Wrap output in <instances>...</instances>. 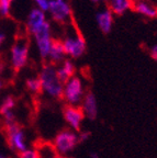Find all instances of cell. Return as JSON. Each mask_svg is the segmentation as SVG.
<instances>
[{"label": "cell", "mask_w": 157, "mask_h": 158, "mask_svg": "<svg viewBox=\"0 0 157 158\" xmlns=\"http://www.w3.org/2000/svg\"><path fill=\"white\" fill-rule=\"evenodd\" d=\"M42 85V91L45 92L47 96L55 99L63 98V88L64 84L57 77L56 68L53 65H45L42 68L39 76Z\"/></svg>", "instance_id": "cell-1"}, {"label": "cell", "mask_w": 157, "mask_h": 158, "mask_svg": "<svg viewBox=\"0 0 157 158\" xmlns=\"http://www.w3.org/2000/svg\"><path fill=\"white\" fill-rule=\"evenodd\" d=\"M85 91H83V84L79 77L74 76L68 81L64 84L63 88V99L67 102L68 106H79L83 101Z\"/></svg>", "instance_id": "cell-2"}, {"label": "cell", "mask_w": 157, "mask_h": 158, "mask_svg": "<svg viewBox=\"0 0 157 158\" xmlns=\"http://www.w3.org/2000/svg\"><path fill=\"white\" fill-rule=\"evenodd\" d=\"M5 132L7 135L8 145L13 152L20 154L27 151L28 144L25 141V133L18 122L5 125Z\"/></svg>", "instance_id": "cell-3"}, {"label": "cell", "mask_w": 157, "mask_h": 158, "mask_svg": "<svg viewBox=\"0 0 157 158\" xmlns=\"http://www.w3.org/2000/svg\"><path fill=\"white\" fill-rule=\"evenodd\" d=\"M79 144L78 134L71 130H64L57 133L54 138L55 151L62 156L71 153Z\"/></svg>", "instance_id": "cell-4"}, {"label": "cell", "mask_w": 157, "mask_h": 158, "mask_svg": "<svg viewBox=\"0 0 157 158\" xmlns=\"http://www.w3.org/2000/svg\"><path fill=\"white\" fill-rule=\"evenodd\" d=\"M51 33H52L51 24L47 21L32 33L35 39V42H36L39 54L42 59L49 58V49H51L52 43H53V39H52Z\"/></svg>", "instance_id": "cell-5"}, {"label": "cell", "mask_w": 157, "mask_h": 158, "mask_svg": "<svg viewBox=\"0 0 157 158\" xmlns=\"http://www.w3.org/2000/svg\"><path fill=\"white\" fill-rule=\"evenodd\" d=\"M66 56L70 58H79L86 52V41L78 33H73L65 36L62 41Z\"/></svg>", "instance_id": "cell-6"}, {"label": "cell", "mask_w": 157, "mask_h": 158, "mask_svg": "<svg viewBox=\"0 0 157 158\" xmlns=\"http://www.w3.org/2000/svg\"><path fill=\"white\" fill-rule=\"evenodd\" d=\"M29 57V42L27 40H19L13 44L11 48V64L15 72L27 65Z\"/></svg>", "instance_id": "cell-7"}, {"label": "cell", "mask_w": 157, "mask_h": 158, "mask_svg": "<svg viewBox=\"0 0 157 158\" xmlns=\"http://www.w3.org/2000/svg\"><path fill=\"white\" fill-rule=\"evenodd\" d=\"M49 12L58 23H67L71 19V8L67 0H51Z\"/></svg>", "instance_id": "cell-8"}, {"label": "cell", "mask_w": 157, "mask_h": 158, "mask_svg": "<svg viewBox=\"0 0 157 158\" xmlns=\"http://www.w3.org/2000/svg\"><path fill=\"white\" fill-rule=\"evenodd\" d=\"M63 116L71 131L76 132V133L81 131V125H83L85 115L79 106H66L63 110Z\"/></svg>", "instance_id": "cell-9"}, {"label": "cell", "mask_w": 157, "mask_h": 158, "mask_svg": "<svg viewBox=\"0 0 157 158\" xmlns=\"http://www.w3.org/2000/svg\"><path fill=\"white\" fill-rule=\"evenodd\" d=\"M80 109L85 118L89 120H96L98 116V102L96 96L92 92H87L83 96V101L80 104Z\"/></svg>", "instance_id": "cell-10"}, {"label": "cell", "mask_w": 157, "mask_h": 158, "mask_svg": "<svg viewBox=\"0 0 157 158\" xmlns=\"http://www.w3.org/2000/svg\"><path fill=\"white\" fill-rule=\"evenodd\" d=\"M96 21L101 32L108 34L111 32L113 27V13L109 10V8H104L97 12Z\"/></svg>", "instance_id": "cell-11"}, {"label": "cell", "mask_w": 157, "mask_h": 158, "mask_svg": "<svg viewBox=\"0 0 157 158\" xmlns=\"http://www.w3.org/2000/svg\"><path fill=\"white\" fill-rule=\"evenodd\" d=\"M46 17H45V12H43L39 8H34L30 11L29 15H28V27L29 31L32 34L35 30L39 29L41 25H43L46 22Z\"/></svg>", "instance_id": "cell-12"}, {"label": "cell", "mask_w": 157, "mask_h": 158, "mask_svg": "<svg viewBox=\"0 0 157 158\" xmlns=\"http://www.w3.org/2000/svg\"><path fill=\"white\" fill-rule=\"evenodd\" d=\"M57 77L61 80L62 84H65L75 76L76 73V66H75L74 62L71 59H65L64 62L62 63V65L56 69Z\"/></svg>", "instance_id": "cell-13"}, {"label": "cell", "mask_w": 157, "mask_h": 158, "mask_svg": "<svg viewBox=\"0 0 157 158\" xmlns=\"http://www.w3.org/2000/svg\"><path fill=\"white\" fill-rule=\"evenodd\" d=\"M49 58L52 63L57 64V63H63L66 59V54H65L63 42L59 40H53L51 49H49Z\"/></svg>", "instance_id": "cell-14"}, {"label": "cell", "mask_w": 157, "mask_h": 158, "mask_svg": "<svg viewBox=\"0 0 157 158\" xmlns=\"http://www.w3.org/2000/svg\"><path fill=\"white\" fill-rule=\"evenodd\" d=\"M109 10L113 15H122L133 8L132 0H109Z\"/></svg>", "instance_id": "cell-15"}, {"label": "cell", "mask_w": 157, "mask_h": 158, "mask_svg": "<svg viewBox=\"0 0 157 158\" xmlns=\"http://www.w3.org/2000/svg\"><path fill=\"white\" fill-rule=\"evenodd\" d=\"M133 8L135 9L136 12L144 15V17L151 18V19L157 18V7H155L154 5H152V3H150V2L140 0V1L135 2L134 5H133Z\"/></svg>", "instance_id": "cell-16"}, {"label": "cell", "mask_w": 157, "mask_h": 158, "mask_svg": "<svg viewBox=\"0 0 157 158\" xmlns=\"http://www.w3.org/2000/svg\"><path fill=\"white\" fill-rule=\"evenodd\" d=\"M15 106V100L12 96H8L3 99L0 106V115H5L8 112L13 111V108Z\"/></svg>", "instance_id": "cell-17"}, {"label": "cell", "mask_w": 157, "mask_h": 158, "mask_svg": "<svg viewBox=\"0 0 157 158\" xmlns=\"http://www.w3.org/2000/svg\"><path fill=\"white\" fill-rule=\"evenodd\" d=\"M27 85V88L30 92H32L34 94H39L42 92V85H41V81H40L39 78H29L25 82Z\"/></svg>", "instance_id": "cell-18"}, {"label": "cell", "mask_w": 157, "mask_h": 158, "mask_svg": "<svg viewBox=\"0 0 157 158\" xmlns=\"http://www.w3.org/2000/svg\"><path fill=\"white\" fill-rule=\"evenodd\" d=\"M15 0H0V15L8 17L10 12V8Z\"/></svg>", "instance_id": "cell-19"}, {"label": "cell", "mask_w": 157, "mask_h": 158, "mask_svg": "<svg viewBox=\"0 0 157 158\" xmlns=\"http://www.w3.org/2000/svg\"><path fill=\"white\" fill-rule=\"evenodd\" d=\"M19 158H41V155L36 149L28 148L27 151L19 154Z\"/></svg>", "instance_id": "cell-20"}, {"label": "cell", "mask_w": 157, "mask_h": 158, "mask_svg": "<svg viewBox=\"0 0 157 158\" xmlns=\"http://www.w3.org/2000/svg\"><path fill=\"white\" fill-rule=\"evenodd\" d=\"M35 3H36L37 8L40 10H42L43 12H46L49 11V1L51 0H33Z\"/></svg>", "instance_id": "cell-21"}, {"label": "cell", "mask_w": 157, "mask_h": 158, "mask_svg": "<svg viewBox=\"0 0 157 158\" xmlns=\"http://www.w3.org/2000/svg\"><path fill=\"white\" fill-rule=\"evenodd\" d=\"M2 118H3V122H5V125H8V124L17 122L15 121V113H13V111L6 113L5 115H2Z\"/></svg>", "instance_id": "cell-22"}, {"label": "cell", "mask_w": 157, "mask_h": 158, "mask_svg": "<svg viewBox=\"0 0 157 158\" xmlns=\"http://www.w3.org/2000/svg\"><path fill=\"white\" fill-rule=\"evenodd\" d=\"M90 136H91V133L89 131H80V132H78V141H79V144L83 143V142H86V141H88Z\"/></svg>", "instance_id": "cell-23"}, {"label": "cell", "mask_w": 157, "mask_h": 158, "mask_svg": "<svg viewBox=\"0 0 157 158\" xmlns=\"http://www.w3.org/2000/svg\"><path fill=\"white\" fill-rule=\"evenodd\" d=\"M150 55H151V57H152L154 60H156L157 62V43L156 44H154L152 47H151V49H150Z\"/></svg>", "instance_id": "cell-24"}, {"label": "cell", "mask_w": 157, "mask_h": 158, "mask_svg": "<svg viewBox=\"0 0 157 158\" xmlns=\"http://www.w3.org/2000/svg\"><path fill=\"white\" fill-rule=\"evenodd\" d=\"M89 156H90V158H100L99 154L96 153V152H91V153L89 154Z\"/></svg>", "instance_id": "cell-25"}, {"label": "cell", "mask_w": 157, "mask_h": 158, "mask_svg": "<svg viewBox=\"0 0 157 158\" xmlns=\"http://www.w3.org/2000/svg\"><path fill=\"white\" fill-rule=\"evenodd\" d=\"M5 39H6V35L3 33H0V47H1L2 43L5 42Z\"/></svg>", "instance_id": "cell-26"}, {"label": "cell", "mask_w": 157, "mask_h": 158, "mask_svg": "<svg viewBox=\"0 0 157 158\" xmlns=\"http://www.w3.org/2000/svg\"><path fill=\"white\" fill-rule=\"evenodd\" d=\"M95 3H100V2H108L109 0H91Z\"/></svg>", "instance_id": "cell-27"}, {"label": "cell", "mask_w": 157, "mask_h": 158, "mask_svg": "<svg viewBox=\"0 0 157 158\" xmlns=\"http://www.w3.org/2000/svg\"><path fill=\"white\" fill-rule=\"evenodd\" d=\"M0 158H10V157H9V156H7V155H5V154L0 153Z\"/></svg>", "instance_id": "cell-28"}, {"label": "cell", "mask_w": 157, "mask_h": 158, "mask_svg": "<svg viewBox=\"0 0 157 158\" xmlns=\"http://www.w3.org/2000/svg\"><path fill=\"white\" fill-rule=\"evenodd\" d=\"M2 86H3V82H2V80H1V79H0V90H1V89H2Z\"/></svg>", "instance_id": "cell-29"}]
</instances>
